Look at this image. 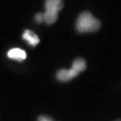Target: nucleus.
I'll return each mask as SVG.
<instances>
[{"mask_svg": "<svg viewBox=\"0 0 121 121\" xmlns=\"http://www.w3.org/2000/svg\"><path fill=\"white\" fill-rule=\"evenodd\" d=\"M101 23L99 19L95 18L91 13L85 11L80 13L75 23L76 30L80 33H90L94 32L100 28Z\"/></svg>", "mask_w": 121, "mask_h": 121, "instance_id": "f257e3e1", "label": "nucleus"}, {"mask_svg": "<svg viewBox=\"0 0 121 121\" xmlns=\"http://www.w3.org/2000/svg\"><path fill=\"white\" fill-rule=\"evenodd\" d=\"M79 73L73 70V68L70 69H60L56 73V79L60 82H68L73 78L76 77Z\"/></svg>", "mask_w": 121, "mask_h": 121, "instance_id": "f03ea898", "label": "nucleus"}, {"mask_svg": "<svg viewBox=\"0 0 121 121\" xmlns=\"http://www.w3.org/2000/svg\"><path fill=\"white\" fill-rule=\"evenodd\" d=\"M64 6L63 0H46L45 1V9L46 11H51L58 13Z\"/></svg>", "mask_w": 121, "mask_h": 121, "instance_id": "7ed1b4c3", "label": "nucleus"}, {"mask_svg": "<svg viewBox=\"0 0 121 121\" xmlns=\"http://www.w3.org/2000/svg\"><path fill=\"white\" fill-rule=\"evenodd\" d=\"M7 56L9 58H12L17 61H22L26 58V52L21 48H14L10 49L7 53Z\"/></svg>", "mask_w": 121, "mask_h": 121, "instance_id": "20e7f679", "label": "nucleus"}, {"mask_svg": "<svg viewBox=\"0 0 121 121\" xmlns=\"http://www.w3.org/2000/svg\"><path fill=\"white\" fill-rule=\"evenodd\" d=\"M22 39H25L26 41L30 44V45H31L32 47H35L39 42V37L37 36V34L30 30H24V32L22 34Z\"/></svg>", "mask_w": 121, "mask_h": 121, "instance_id": "39448f33", "label": "nucleus"}, {"mask_svg": "<svg viewBox=\"0 0 121 121\" xmlns=\"http://www.w3.org/2000/svg\"><path fill=\"white\" fill-rule=\"evenodd\" d=\"M86 62L83 58H81V57L76 58L73 62V65H72V68L73 70H75L78 73H80L81 72H83L84 70L86 69Z\"/></svg>", "mask_w": 121, "mask_h": 121, "instance_id": "423d86ee", "label": "nucleus"}, {"mask_svg": "<svg viewBox=\"0 0 121 121\" xmlns=\"http://www.w3.org/2000/svg\"><path fill=\"white\" fill-rule=\"evenodd\" d=\"M58 17V13L56 12H51V11H46L45 10V13H43V18H44V22L48 24H52L56 22Z\"/></svg>", "mask_w": 121, "mask_h": 121, "instance_id": "0eeeda50", "label": "nucleus"}, {"mask_svg": "<svg viewBox=\"0 0 121 121\" xmlns=\"http://www.w3.org/2000/svg\"><path fill=\"white\" fill-rule=\"evenodd\" d=\"M35 19L38 22H44V18H43V13H38L36 15H35Z\"/></svg>", "mask_w": 121, "mask_h": 121, "instance_id": "6e6552de", "label": "nucleus"}, {"mask_svg": "<svg viewBox=\"0 0 121 121\" xmlns=\"http://www.w3.org/2000/svg\"><path fill=\"white\" fill-rule=\"evenodd\" d=\"M38 121H54L51 117H47V116H40L38 118Z\"/></svg>", "mask_w": 121, "mask_h": 121, "instance_id": "1a4fd4ad", "label": "nucleus"}, {"mask_svg": "<svg viewBox=\"0 0 121 121\" xmlns=\"http://www.w3.org/2000/svg\"><path fill=\"white\" fill-rule=\"evenodd\" d=\"M116 121H121V119H118V120H116Z\"/></svg>", "mask_w": 121, "mask_h": 121, "instance_id": "9d476101", "label": "nucleus"}]
</instances>
